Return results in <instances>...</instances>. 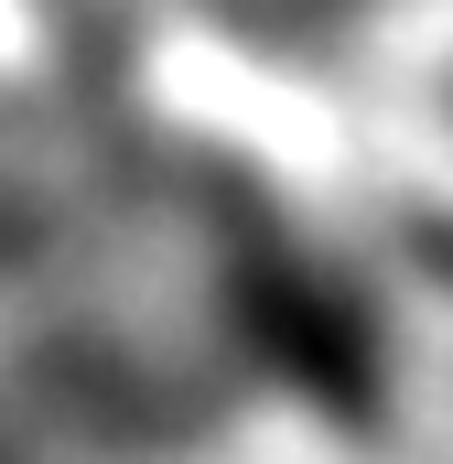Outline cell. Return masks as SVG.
<instances>
[{
  "label": "cell",
  "instance_id": "277c9868",
  "mask_svg": "<svg viewBox=\"0 0 453 464\" xmlns=\"http://www.w3.org/2000/svg\"><path fill=\"white\" fill-rule=\"evenodd\" d=\"M400 11H421V0H237V33L292 44V54H324V44H356V33H378Z\"/></svg>",
  "mask_w": 453,
  "mask_h": 464
},
{
  "label": "cell",
  "instance_id": "6da1fadb",
  "mask_svg": "<svg viewBox=\"0 0 453 464\" xmlns=\"http://www.w3.org/2000/svg\"><path fill=\"white\" fill-rule=\"evenodd\" d=\"M140 195L195 237V335L217 346L237 400H292L335 443H389V411H400V335L378 292L389 270H356L226 151L151 140Z\"/></svg>",
  "mask_w": 453,
  "mask_h": 464
},
{
  "label": "cell",
  "instance_id": "7a4b0ae2",
  "mask_svg": "<svg viewBox=\"0 0 453 464\" xmlns=\"http://www.w3.org/2000/svg\"><path fill=\"white\" fill-rule=\"evenodd\" d=\"M98 237V195L76 151H43L33 130L0 119V303H65Z\"/></svg>",
  "mask_w": 453,
  "mask_h": 464
},
{
  "label": "cell",
  "instance_id": "3957f363",
  "mask_svg": "<svg viewBox=\"0 0 453 464\" xmlns=\"http://www.w3.org/2000/svg\"><path fill=\"white\" fill-rule=\"evenodd\" d=\"M378 270L453 314V76L421 98V140L400 151L378 195Z\"/></svg>",
  "mask_w": 453,
  "mask_h": 464
}]
</instances>
